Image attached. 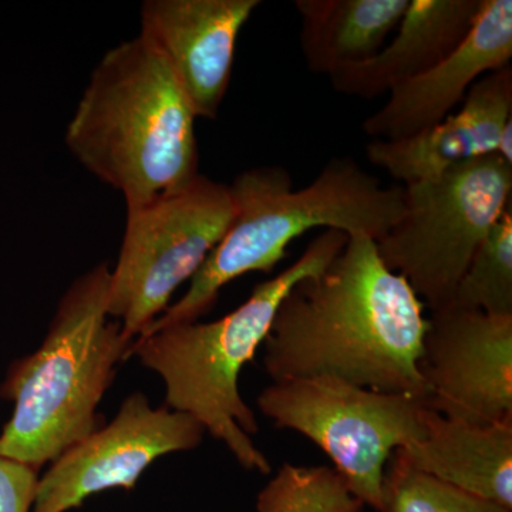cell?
Masks as SVG:
<instances>
[{"instance_id": "13", "label": "cell", "mask_w": 512, "mask_h": 512, "mask_svg": "<svg viewBox=\"0 0 512 512\" xmlns=\"http://www.w3.org/2000/svg\"><path fill=\"white\" fill-rule=\"evenodd\" d=\"M512 121L511 66L484 74L468 90L461 109L416 136L367 144L370 163L403 185L433 180L457 165L497 153Z\"/></svg>"}, {"instance_id": "19", "label": "cell", "mask_w": 512, "mask_h": 512, "mask_svg": "<svg viewBox=\"0 0 512 512\" xmlns=\"http://www.w3.org/2000/svg\"><path fill=\"white\" fill-rule=\"evenodd\" d=\"M382 512H512L421 473L396 450L383 476Z\"/></svg>"}, {"instance_id": "20", "label": "cell", "mask_w": 512, "mask_h": 512, "mask_svg": "<svg viewBox=\"0 0 512 512\" xmlns=\"http://www.w3.org/2000/svg\"><path fill=\"white\" fill-rule=\"evenodd\" d=\"M39 470L0 456V512H32Z\"/></svg>"}, {"instance_id": "6", "label": "cell", "mask_w": 512, "mask_h": 512, "mask_svg": "<svg viewBox=\"0 0 512 512\" xmlns=\"http://www.w3.org/2000/svg\"><path fill=\"white\" fill-rule=\"evenodd\" d=\"M403 188L402 217L376 242L377 252L430 312L439 311L451 305L478 245L511 207L512 167L491 154Z\"/></svg>"}, {"instance_id": "14", "label": "cell", "mask_w": 512, "mask_h": 512, "mask_svg": "<svg viewBox=\"0 0 512 512\" xmlns=\"http://www.w3.org/2000/svg\"><path fill=\"white\" fill-rule=\"evenodd\" d=\"M481 0H410L393 39L373 59L329 77L333 90L372 100L436 66L468 35Z\"/></svg>"}, {"instance_id": "3", "label": "cell", "mask_w": 512, "mask_h": 512, "mask_svg": "<svg viewBox=\"0 0 512 512\" xmlns=\"http://www.w3.org/2000/svg\"><path fill=\"white\" fill-rule=\"evenodd\" d=\"M190 101L156 49L138 35L94 67L66 146L127 207L181 190L200 175Z\"/></svg>"}, {"instance_id": "5", "label": "cell", "mask_w": 512, "mask_h": 512, "mask_svg": "<svg viewBox=\"0 0 512 512\" xmlns=\"http://www.w3.org/2000/svg\"><path fill=\"white\" fill-rule=\"evenodd\" d=\"M111 268L93 266L63 293L42 345L15 360L0 397L15 404L0 456L40 471L100 427L97 412L133 340L110 322Z\"/></svg>"}, {"instance_id": "10", "label": "cell", "mask_w": 512, "mask_h": 512, "mask_svg": "<svg viewBox=\"0 0 512 512\" xmlns=\"http://www.w3.org/2000/svg\"><path fill=\"white\" fill-rule=\"evenodd\" d=\"M427 406L473 424L512 420V316L431 311L419 360Z\"/></svg>"}, {"instance_id": "7", "label": "cell", "mask_w": 512, "mask_h": 512, "mask_svg": "<svg viewBox=\"0 0 512 512\" xmlns=\"http://www.w3.org/2000/svg\"><path fill=\"white\" fill-rule=\"evenodd\" d=\"M234 215L228 185L205 175L147 204L127 207L107 311L128 340L160 318L174 292L191 281Z\"/></svg>"}, {"instance_id": "9", "label": "cell", "mask_w": 512, "mask_h": 512, "mask_svg": "<svg viewBox=\"0 0 512 512\" xmlns=\"http://www.w3.org/2000/svg\"><path fill=\"white\" fill-rule=\"evenodd\" d=\"M204 427L188 414L151 404L134 392L119 412L50 463L39 478L32 512H69L104 491H131L158 458L201 446Z\"/></svg>"}, {"instance_id": "8", "label": "cell", "mask_w": 512, "mask_h": 512, "mask_svg": "<svg viewBox=\"0 0 512 512\" xmlns=\"http://www.w3.org/2000/svg\"><path fill=\"white\" fill-rule=\"evenodd\" d=\"M278 429L296 431L328 454L350 491L382 512L383 476L394 451L424 434L427 402L332 379L272 382L256 400Z\"/></svg>"}, {"instance_id": "17", "label": "cell", "mask_w": 512, "mask_h": 512, "mask_svg": "<svg viewBox=\"0 0 512 512\" xmlns=\"http://www.w3.org/2000/svg\"><path fill=\"white\" fill-rule=\"evenodd\" d=\"M450 306L512 316V207L478 245Z\"/></svg>"}, {"instance_id": "18", "label": "cell", "mask_w": 512, "mask_h": 512, "mask_svg": "<svg viewBox=\"0 0 512 512\" xmlns=\"http://www.w3.org/2000/svg\"><path fill=\"white\" fill-rule=\"evenodd\" d=\"M365 504L328 466L282 464L256 497V512H362Z\"/></svg>"}, {"instance_id": "16", "label": "cell", "mask_w": 512, "mask_h": 512, "mask_svg": "<svg viewBox=\"0 0 512 512\" xmlns=\"http://www.w3.org/2000/svg\"><path fill=\"white\" fill-rule=\"evenodd\" d=\"M410 0H298L299 43L313 73L332 76L373 59L387 45Z\"/></svg>"}, {"instance_id": "1", "label": "cell", "mask_w": 512, "mask_h": 512, "mask_svg": "<svg viewBox=\"0 0 512 512\" xmlns=\"http://www.w3.org/2000/svg\"><path fill=\"white\" fill-rule=\"evenodd\" d=\"M424 308L373 239L349 237L325 271L298 282L279 305L262 345L266 375L332 377L427 400L419 369Z\"/></svg>"}, {"instance_id": "2", "label": "cell", "mask_w": 512, "mask_h": 512, "mask_svg": "<svg viewBox=\"0 0 512 512\" xmlns=\"http://www.w3.org/2000/svg\"><path fill=\"white\" fill-rule=\"evenodd\" d=\"M228 187L234 215L227 232L192 276L187 292L141 335L197 322L214 308L224 286L251 272L269 274L291 242L311 229H336L377 242L404 211V188L383 187L350 157L329 160L301 190L276 165L244 171Z\"/></svg>"}, {"instance_id": "11", "label": "cell", "mask_w": 512, "mask_h": 512, "mask_svg": "<svg viewBox=\"0 0 512 512\" xmlns=\"http://www.w3.org/2000/svg\"><path fill=\"white\" fill-rule=\"evenodd\" d=\"M259 5V0H146L141 5L140 36L170 67L197 119H217L239 33Z\"/></svg>"}, {"instance_id": "15", "label": "cell", "mask_w": 512, "mask_h": 512, "mask_svg": "<svg viewBox=\"0 0 512 512\" xmlns=\"http://www.w3.org/2000/svg\"><path fill=\"white\" fill-rule=\"evenodd\" d=\"M423 426L400 448L416 470L512 511V420L473 424L426 406Z\"/></svg>"}, {"instance_id": "12", "label": "cell", "mask_w": 512, "mask_h": 512, "mask_svg": "<svg viewBox=\"0 0 512 512\" xmlns=\"http://www.w3.org/2000/svg\"><path fill=\"white\" fill-rule=\"evenodd\" d=\"M511 57V0H481L466 39L427 72L393 87L382 109L363 121V131L397 141L429 130L463 103L484 74L510 66Z\"/></svg>"}, {"instance_id": "4", "label": "cell", "mask_w": 512, "mask_h": 512, "mask_svg": "<svg viewBox=\"0 0 512 512\" xmlns=\"http://www.w3.org/2000/svg\"><path fill=\"white\" fill-rule=\"evenodd\" d=\"M348 238L325 229L291 266L256 285L234 311L212 322L165 326L131 343L128 359L136 357L163 379L165 406L197 420L245 470L268 476L272 466L252 441L259 423L239 392V375L264 345L285 296L298 282L325 271Z\"/></svg>"}]
</instances>
